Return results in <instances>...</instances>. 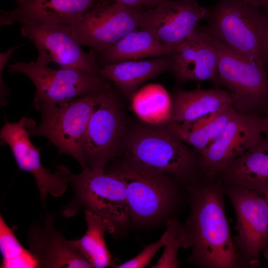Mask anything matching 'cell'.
Segmentation results:
<instances>
[{"label": "cell", "instance_id": "1", "mask_svg": "<svg viewBox=\"0 0 268 268\" xmlns=\"http://www.w3.org/2000/svg\"><path fill=\"white\" fill-rule=\"evenodd\" d=\"M190 212L184 227L191 244L190 264L201 268H244L234 246L218 180L186 187Z\"/></svg>", "mask_w": 268, "mask_h": 268}, {"label": "cell", "instance_id": "2", "mask_svg": "<svg viewBox=\"0 0 268 268\" xmlns=\"http://www.w3.org/2000/svg\"><path fill=\"white\" fill-rule=\"evenodd\" d=\"M121 153L124 159L167 175L185 188L204 181L201 155L165 126L142 122L129 127Z\"/></svg>", "mask_w": 268, "mask_h": 268}, {"label": "cell", "instance_id": "3", "mask_svg": "<svg viewBox=\"0 0 268 268\" xmlns=\"http://www.w3.org/2000/svg\"><path fill=\"white\" fill-rule=\"evenodd\" d=\"M106 168L124 182L131 224L137 228L166 223L176 218L183 202L188 201L185 187L167 175L124 158Z\"/></svg>", "mask_w": 268, "mask_h": 268}, {"label": "cell", "instance_id": "4", "mask_svg": "<svg viewBox=\"0 0 268 268\" xmlns=\"http://www.w3.org/2000/svg\"><path fill=\"white\" fill-rule=\"evenodd\" d=\"M56 169L67 180L73 192L71 201L62 210L64 217L89 211L108 221L116 233L131 225L126 185L113 171L107 168L85 167L76 174L62 164L57 165Z\"/></svg>", "mask_w": 268, "mask_h": 268}, {"label": "cell", "instance_id": "5", "mask_svg": "<svg viewBox=\"0 0 268 268\" xmlns=\"http://www.w3.org/2000/svg\"><path fill=\"white\" fill-rule=\"evenodd\" d=\"M105 90L61 104H34L41 113V120L37 125L34 120L22 118L27 132L30 136L48 138L60 153L71 156L81 167L85 168L84 135L93 109Z\"/></svg>", "mask_w": 268, "mask_h": 268}, {"label": "cell", "instance_id": "6", "mask_svg": "<svg viewBox=\"0 0 268 268\" xmlns=\"http://www.w3.org/2000/svg\"><path fill=\"white\" fill-rule=\"evenodd\" d=\"M204 27L211 36L249 60L265 67L262 51L265 16L245 0H218L206 7Z\"/></svg>", "mask_w": 268, "mask_h": 268}, {"label": "cell", "instance_id": "7", "mask_svg": "<svg viewBox=\"0 0 268 268\" xmlns=\"http://www.w3.org/2000/svg\"><path fill=\"white\" fill-rule=\"evenodd\" d=\"M212 37L218 56L219 85L232 95V105L237 112L260 116L268 107V74L265 67Z\"/></svg>", "mask_w": 268, "mask_h": 268}, {"label": "cell", "instance_id": "8", "mask_svg": "<svg viewBox=\"0 0 268 268\" xmlns=\"http://www.w3.org/2000/svg\"><path fill=\"white\" fill-rule=\"evenodd\" d=\"M8 70L23 73L31 80L36 89L34 104H61L112 87L111 81L99 74L65 67L52 68L37 61L15 62L8 65Z\"/></svg>", "mask_w": 268, "mask_h": 268}, {"label": "cell", "instance_id": "9", "mask_svg": "<svg viewBox=\"0 0 268 268\" xmlns=\"http://www.w3.org/2000/svg\"><path fill=\"white\" fill-rule=\"evenodd\" d=\"M121 103L112 87L105 90L90 117L83 141L86 167L104 169L120 154L128 131Z\"/></svg>", "mask_w": 268, "mask_h": 268}, {"label": "cell", "instance_id": "10", "mask_svg": "<svg viewBox=\"0 0 268 268\" xmlns=\"http://www.w3.org/2000/svg\"><path fill=\"white\" fill-rule=\"evenodd\" d=\"M146 10L111 0L103 1L70 25V33L80 45L100 53L129 32L141 27Z\"/></svg>", "mask_w": 268, "mask_h": 268}, {"label": "cell", "instance_id": "11", "mask_svg": "<svg viewBox=\"0 0 268 268\" xmlns=\"http://www.w3.org/2000/svg\"><path fill=\"white\" fill-rule=\"evenodd\" d=\"M224 188L236 214L237 234L232 239L239 259L244 268L260 266V253L268 244V201L251 190Z\"/></svg>", "mask_w": 268, "mask_h": 268}, {"label": "cell", "instance_id": "12", "mask_svg": "<svg viewBox=\"0 0 268 268\" xmlns=\"http://www.w3.org/2000/svg\"><path fill=\"white\" fill-rule=\"evenodd\" d=\"M18 22L22 26L21 35L29 39L38 51L37 61L48 65L56 63L61 67L98 74L97 53L85 52L72 36L69 25L28 19Z\"/></svg>", "mask_w": 268, "mask_h": 268}, {"label": "cell", "instance_id": "13", "mask_svg": "<svg viewBox=\"0 0 268 268\" xmlns=\"http://www.w3.org/2000/svg\"><path fill=\"white\" fill-rule=\"evenodd\" d=\"M262 117L238 112L201 155V168L205 181L214 179L236 158L263 139Z\"/></svg>", "mask_w": 268, "mask_h": 268}, {"label": "cell", "instance_id": "14", "mask_svg": "<svg viewBox=\"0 0 268 268\" xmlns=\"http://www.w3.org/2000/svg\"><path fill=\"white\" fill-rule=\"evenodd\" d=\"M30 136L23 118L17 122H9L5 118L0 130V140L11 149L19 169L30 172L35 179L40 199L45 209L47 196H61L69 184L59 170L56 169L53 174L42 165L40 156L41 148L33 144Z\"/></svg>", "mask_w": 268, "mask_h": 268}, {"label": "cell", "instance_id": "15", "mask_svg": "<svg viewBox=\"0 0 268 268\" xmlns=\"http://www.w3.org/2000/svg\"><path fill=\"white\" fill-rule=\"evenodd\" d=\"M206 7L196 0H164L146 9L142 27L167 47L176 49L205 19Z\"/></svg>", "mask_w": 268, "mask_h": 268}, {"label": "cell", "instance_id": "16", "mask_svg": "<svg viewBox=\"0 0 268 268\" xmlns=\"http://www.w3.org/2000/svg\"><path fill=\"white\" fill-rule=\"evenodd\" d=\"M171 56L172 72L178 83L209 81L219 86L218 53L204 26L198 25Z\"/></svg>", "mask_w": 268, "mask_h": 268}, {"label": "cell", "instance_id": "17", "mask_svg": "<svg viewBox=\"0 0 268 268\" xmlns=\"http://www.w3.org/2000/svg\"><path fill=\"white\" fill-rule=\"evenodd\" d=\"M56 212L43 217L44 225H31L27 233L29 250L35 259L37 268H92L91 265L73 244L56 229Z\"/></svg>", "mask_w": 268, "mask_h": 268}, {"label": "cell", "instance_id": "18", "mask_svg": "<svg viewBox=\"0 0 268 268\" xmlns=\"http://www.w3.org/2000/svg\"><path fill=\"white\" fill-rule=\"evenodd\" d=\"M107 0H27L10 10H0V25H12L21 19L70 25L98 3Z\"/></svg>", "mask_w": 268, "mask_h": 268}, {"label": "cell", "instance_id": "19", "mask_svg": "<svg viewBox=\"0 0 268 268\" xmlns=\"http://www.w3.org/2000/svg\"><path fill=\"white\" fill-rule=\"evenodd\" d=\"M172 57L169 55L105 65L99 68L98 74L113 82L125 97L131 100L143 83L172 71Z\"/></svg>", "mask_w": 268, "mask_h": 268}, {"label": "cell", "instance_id": "20", "mask_svg": "<svg viewBox=\"0 0 268 268\" xmlns=\"http://www.w3.org/2000/svg\"><path fill=\"white\" fill-rule=\"evenodd\" d=\"M214 179L260 194L268 188V140L263 138L233 161Z\"/></svg>", "mask_w": 268, "mask_h": 268}, {"label": "cell", "instance_id": "21", "mask_svg": "<svg viewBox=\"0 0 268 268\" xmlns=\"http://www.w3.org/2000/svg\"><path fill=\"white\" fill-rule=\"evenodd\" d=\"M171 99L170 123H176L193 122L233 103L232 95L227 90L218 87L207 89L198 88L191 90L177 89Z\"/></svg>", "mask_w": 268, "mask_h": 268}, {"label": "cell", "instance_id": "22", "mask_svg": "<svg viewBox=\"0 0 268 268\" xmlns=\"http://www.w3.org/2000/svg\"><path fill=\"white\" fill-rule=\"evenodd\" d=\"M176 49L167 47L142 27L131 31L99 53L104 66L147 58L172 55Z\"/></svg>", "mask_w": 268, "mask_h": 268}, {"label": "cell", "instance_id": "23", "mask_svg": "<svg viewBox=\"0 0 268 268\" xmlns=\"http://www.w3.org/2000/svg\"><path fill=\"white\" fill-rule=\"evenodd\" d=\"M237 113L231 105L190 123H170L164 126L202 155Z\"/></svg>", "mask_w": 268, "mask_h": 268}, {"label": "cell", "instance_id": "24", "mask_svg": "<svg viewBox=\"0 0 268 268\" xmlns=\"http://www.w3.org/2000/svg\"><path fill=\"white\" fill-rule=\"evenodd\" d=\"M84 212L87 229L82 237L72 240L73 244L92 268L115 267L105 238L106 232L112 235L116 234L115 228L106 220L92 212L89 211Z\"/></svg>", "mask_w": 268, "mask_h": 268}, {"label": "cell", "instance_id": "25", "mask_svg": "<svg viewBox=\"0 0 268 268\" xmlns=\"http://www.w3.org/2000/svg\"><path fill=\"white\" fill-rule=\"evenodd\" d=\"M134 114L143 123L164 126L171 122L172 99L158 84H150L138 90L131 99Z\"/></svg>", "mask_w": 268, "mask_h": 268}, {"label": "cell", "instance_id": "26", "mask_svg": "<svg viewBox=\"0 0 268 268\" xmlns=\"http://www.w3.org/2000/svg\"><path fill=\"white\" fill-rule=\"evenodd\" d=\"M0 248L2 257L1 268H37V262L29 250H26L0 216Z\"/></svg>", "mask_w": 268, "mask_h": 268}, {"label": "cell", "instance_id": "27", "mask_svg": "<svg viewBox=\"0 0 268 268\" xmlns=\"http://www.w3.org/2000/svg\"><path fill=\"white\" fill-rule=\"evenodd\" d=\"M164 247L165 249L162 255L151 268H178L180 263L177 258V254L179 249L191 248V244L184 225L181 224L176 218L174 221L173 230L171 237Z\"/></svg>", "mask_w": 268, "mask_h": 268}, {"label": "cell", "instance_id": "28", "mask_svg": "<svg viewBox=\"0 0 268 268\" xmlns=\"http://www.w3.org/2000/svg\"><path fill=\"white\" fill-rule=\"evenodd\" d=\"M176 218L168 220L165 223L166 230L156 242L144 247L143 249L132 259L116 266L117 268H142L146 267L160 248L165 246L172 235Z\"/></svg>", "mask_w": 268, "mask_h": 268}, {"label": "cell", "instance_id": "29", "mask_svg": "<svg viewBox=\"0 0 268 268\" xmlns=\"http://www.w3.org/2000/svg\"><path fill=\"white\" fill-rule=\"evenodd\" d=\"M265 16V28L262 51L263 63L268 74V3L262 7Z\"/></svg>", "mask_w": 268, "mask_h": 268}, {"label": "cell", "instance_id": "30", "mask_svg": "<svg viewBox=\"0 0 268 268\" xmlns=\"http://www.w3.org/2000/svg\"><path fill=\"white\" fill-rule=\"evenodd\" d=\"M261 127L262 133L265 134L268 140V107L265 112L264 117L262 118Z\"/></svg>", "mask_w": 268, "mask_h": 268}, {"label": "cell", "instance_id": "31", "mask_svg": "<svg viewBox=\"0 0 268 268\" xmlns=\"http://www.w3.org/2000/svg\"><path fill=\"white\" fill-rule=\"evenodd\" d=\"M250 5L258 8H261L268 3V0H245Z\"/></svg>", "mask_w": 268, "mask_h": 268}, {"label": "cell", "instance_id": "32", "mask_svg": "<svg viewBox=\"0 0 268 268\" xmlns=\"http://www.w3.org/2000/svg\"><path fill=\"white\" fill-rule=\"evenodd\" d=\"M260 194L263 196L268 201V188L264 190Z\"/></svg>", "mask_w": 268, "mask_h": 268}, {"label": "cell", "instance_id": "33", "mask_svg": "<svg viewBox=\"0 0 268 268\" xmlns=\"http://www.w3.org/2000/svg\"><path fill=\"white\" fill-rule=\"evenodd\" d=\"M18 4V6L23 4L27 0H16Z\"/></svg>", "mask_w": 268, "mask_h": 268}, {"label": "cell", "instance_id": "34", "mask_svg": "<svg viewBox=\"0 0 268 268\" xmlns=\"http://www.w3.org/2000/svg\"><path fill=\"white\" fill-rule=\"evenodd\" d=\"M265 254L267 259L268 260V248L267 251L265 250Z\"/></svg>", "mask_w": 268, "mask_h": 268}]
</instances>
